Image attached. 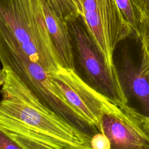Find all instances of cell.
<instances>
[{
    "mask_svg": "<svg viewBox=\"0 0 149 149\" xmlns=\"http://www.w3.org/2000/svg\"><path fill=\"white\" fill-rule=\"evenodd\" d=\"M0 129L24 149H84L91 137L44 104L10 69L2 67Z\"/></svg>",
    "mask_w": 149,
    "mask_h": 149,
    "instance_id": "6da1fadb",
    "label": "cell"
},
{
    "mask_svg": "<svg viewBox=\"0 0 149 149\" xmlns=\"http://www.w3.org/2000/svg\"><path fill=\"white\" fill-rule=\"evenodd\" d=\"M0 30L49 73L62 67L46 24L42 0H0Z\"/></svg>",
    "mask_w": 149,
    "mask_h": 149,
    "instance_id": "7a4b0ae2",
    "label": "cell"
},
{
    "mask_svg": "<svg viewBox=\"0 0 149 149\" xmlns=\"http://www.w3.org/2000/svg\"><path fill=\"white\" fill-rule=\"evenodd\" d=\"M0 62L2 67L13 72L53 111L83 131L88 126L54 85L51 73L31 60L11 37L1 30Z\"/></svg>",
    "mask_w": 149,
    "mask_h": 149,
    "instance_id": "3957f363",
    "label": "cell"
},
{
    "mask_svg": "<svg viewBox=\"0 0 149 149\" xmlns=\"http://www.w3.org/2000/svg\"><path fill=\"white\" fill-rule=\"evenodd\" d=\"M81 16L105 61L111 78L118 91L126 94L121 84L114 60V51L122 40L132 35L116 0H81Z\"/></svg>",
    "mask_w": 149,
    "mask_h": 149,
    "instance_id": "277c9868",
    "label": "cell"
},
{
    "mask_svg": "<svg viewBox=\"0 0 149 149\" xmlns=\"http://www.w3.org/2000/svg\"><path fill=\"white\" fill-rule=\"evenodd\" d=\"M70 34L74 70L87 79V83L104 95L122 104L127 98L118 91L113 84L105 61L89 34L81 16L68 22Z\"/></svg>",
    "mask_w": 149,
    "mask_h": 149,
    "instance_id": "5b68a950",
    "label": "cell"
},
{
    "mask_svg": "<svg viewBox=\"0 0 149 149\" xmlns=\"http://www.w3.org/2000/svg\"><path fill=\"white\" fill-rule=\"evenodd\" d=\"M54 85L88 127L98 130L102 114L116 111L122 104L104 95L86 82L75 70L61 68L51 73Z\"/></svg>",
    "mask_w": 149,
    "mask_h": 149,
    "instance_id": "8992f818",
    "label": "cell"
},
{
    "mask_svg": "<svg viewBox=\"0 0 149 149\" xmlns=\"http://www.w3.org/2000/svg\"><path fill=\"white\" fill-rule=\"evenodd\" d=\"M98 131L109 139L111 149H149V115L129 104L103 113Z\"/></svg>",
    "mask_w": 149,
    "mask_h": 149,
    "instance_id": "52a82bcc",
    "label": "cell"
},
{
    "mask_svg": "<svg viewBox=\"0 0 149 149\" xmlns=\"http://www.w3.org/2000/svg\"><path fill=\"white\" fill-rule=\"evenodd\" d=\"M46 24L62 68L74 70L70 34L68 23L58 17L45 0H42Z\"/></svg>",
    "mask_w": 149,
    "mask_h": 149,
    "instance_id": "ba28073f",
    "label": "cell"
},
{
    "mask_svg": "<svg viewBox=\"0 0 149 149\" xmlns=\"http://www.w3.org/2000/svg\"><path fill=\"white\" fill-rule=\"evenodd\" d=\"M118 72L125 93L127 91L135 98L149 115V78L140 72L127 53L124 54L122 68Z\"/></svg>",
    "mask_w": 149,
    "mask_h": 149,
    "instance_id": "9c48e42d",
    "label": "cell"
},
{
    "mask_svg": "<svg viewBox=\"0 0 149 149\" xmlns=\"http://www.w3.org/2000/svg\"><path fill=\"white\" fill-rule=\"evenodd\" d=\"M116 2L125 22L131 29L132 34L141 40L147 33V30L142 23L133 0H116Z\"/></svg>",
    "mask_w": 149,
    "mask_h": 149,
    "instance_id": "30bf717a",
    "label": "cell"
},
{
    "mask_svg": "<svg viewBox=\"0 0 149 149\" xmlns=\"http://www.w3.org/2000/svg\"><path fill=\"white\" fill-rule=\"evenodd\" d=\"M55 14L66 22L81 16L73 0H45Z\"/></svg>",
    "mask_w": 149,
    "mask_h": 149,
    "instance_id": "8fae6325",
    "label": "cell"
},
{
    "mask_svg": "<svg viewBox=\"0 0 149 149\" xmlns=\"http://www.w3.org/2000/svg\"><path fill=\"white\" fill-rule=\"evenodd\" d=\"M141 48V63L139 66L140 72L149 78V30L140 40Z\"/></svg>",
    "mask_w": 149,
    "mask_h": 149,
    "instance_id": "7c38bea8",
    "label": "cell"
},
{
    "mask_svg": "<svg viewBox=\"0 0 149 149\" xmlns=\"http://www.w3.org/2000/svg\"><path fill=\"white\" fill-rule=\"evenodd\" d=\"M138 10L142 23L147 31L149 30V0H133Z\"/></svg>",
    "mask_w": 149,
    "mask_h": 149,
    "instance_id": "4fadbf2b",
    "label": "cell"
},
{
    "mask_svg": "<svg viewBox=\"0 0 149 149\" xmlns=\"http://www.w3.org/2000/svg\"><path fill=\"white\" fill-rule=\"evenodd\" d=\"M90 146L92 149H111L109 139L100 132L96 133L91 138Z\"/></svg>",
    "mask_w": 149,
    "mask_h": 149,
    "instance_id": "5bb4252c",
    "label": "cell"
},
{
    "mask_svg": "<svg viewBox=\"0 0 149 149\" xmlns=\"http://www.w3.org/2000/svg\"><path fill=\"white\" fill-rule=\"evenodd\" d=\"M0 149H24L0 129Z\"/></svg>",
    "mask_w": 149,
    "mask_h": 149,
    "instance_id": "9a60e30c",
    "label": "cell"
},
{
    "mask_svg": "<svg viewBox=\"0 0 149 149\" xmlns=\"http://www.w3.org/2000/svg\"><path fill=\"white\" fill-rule=\"evenodd\" d=\"M74 3H75L81 16L83 15V10H82V5H81V0H73Z\"/></svg>",
    "mask_w": 149,
    "mask_h": 149,
    "instance_id": "2e32d148",
    "label": "cell"
},
{
    "mask_svg": "<svg viewBox=\"0 0 149 149\" xmlns=\"http://www.w3.org/2000/svg\"><path fill=\"white\" fill-rule=\"evenodd\" d=\"M5 81V77L3 71L0 69V86H2Z\"/></svg>",
    "mask_w": 149,
    "mask_h": 149,
    "instance_id": "e0dca14e",
    "label": "cell"
},
{
    "mask_svg": "<svg viewBox=\"0 0 149 149\" xmlns=\"http://www.w3.org/2000/svg\"><path fill=\"white\" fill-rule=\"evenodd\" d=\"M84 149H92L91 148V146H88V147H86V148H85Z\"/></svg>",
    "mask_w": 149,
    "mask_h": 149,
    "instance_id": "ac0fdd59",
    "label": "cell"
}]
</instances>
